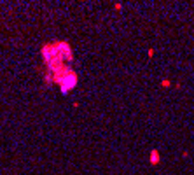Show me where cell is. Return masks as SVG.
Masks as SVG:
<instances>
[{"label":"cell","instance_id":"obj_1","mask_svg":"<svg viewBox=\"0 0 194 175\" xmlns=\"http://www.w3.org/2000/svg\"><path fill=\"white\" fill-rule=\"evenodd\" d=\"M77 82H79V75H77V72L74 70L70 75H67V77L60 82V89H61V93H63V95L70 93V91L77 86Z\"/></svg>","mask_w":194,"mask_h":175},{"label":"cell","instance_id":"obj_2","mask_svg":"<svg viewBox=\"0 0 194 175\" xmlns=\"http://www.w3.org/2000/svg\"><path fill=\"white\" fill-rule=\"evenodd\" d=\"M151 163H154V165L159 163V153H158V151H152V153H151Z\"/></svg>","mask_w":194,"mask_h":175}]
</instances>
